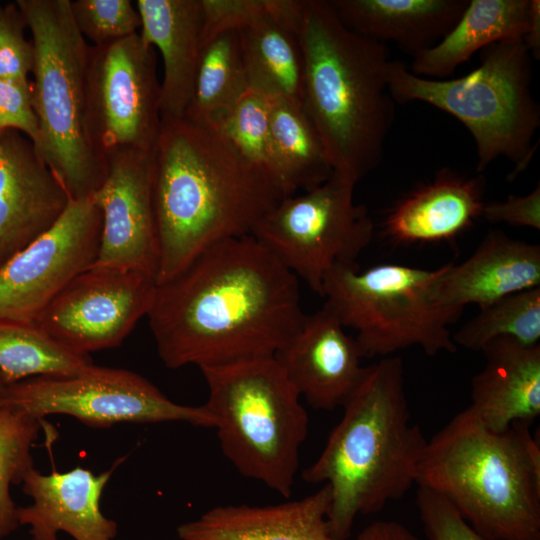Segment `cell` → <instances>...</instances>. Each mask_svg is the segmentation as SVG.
I'll list each match as a JSON object with an SVG mask.
<instances>
[{
    "mask_svg": "<svg viewBox=\"0 0 540 540\" xmlns=\"http://www.w3.org/2000/svg\"><path fill=\"white\" fill-rule=\"evenodd\" d=\"M305 316L297 276L247 235L214 244L157 284L146 317L161 361L178 369L274 356Z\"/></svg>",
    "mask_w": 540,
    "mask_h": 540,
    "instance_id": "6da1fadb",
    "label": "cell"
},
{
    "mask_svg": "<svg viewBox=\"0 0 540 540\" xmlns=\"http://www.w3.org/2000/svg\"><path fill=\"white\" fill-rule=\"evenodd\" d=\"M153 197L159 284L214 244L252 235L288 195L218 126L181 118L162 121Z\"/></svg>",
    "mask_w": 540,
    "mask_h": 540,
    "instance_id": "7a4b0ae2",
    "label": "cell"
},
{
    "mask_svg": "<svg viewBox=\"0 0 540 540\" xmlns=\"http://www.w3.org/2000/svg\"><path fill=\"white\" fill-rule=\"evenodd\" d=\"M343 409L303 479L329 485L328 525L335 538L347 540L358 515L379 512L415 484L427 440L411 421L398 356L366 366Z\"/></svg>",
    "mask_w": 540,
    "mask_h": 540,
    "instance_id": "3957f363",
    "label": "cell"
},
{
    "mask_svg": "<svg viewBox=\"0 0 540 540\" xmlns=\"http://www.w3.org/2000/svg\"><path fill=\"white\" fill-rule=\"evenodd\" d=\"M302 107L334 170L357 183L382 161L395 119L386 44L349 30L328 1L301 0Z\"/></svg>",
    "mask_w": 540,
    "mask_h": 540,
    "instance_id": "277c9868",
    "label": "cell"
},
{
    "mask_svg": "<svg viewBox=\"0 0 540 540\" xmlns=\"http://www.w3.org/2000/svg\"><path fill=\"white\" fill-rule=\"evenodd\" d=\"M529 426L495 432L467 407L427 440L415 484L489 540H540V448Z\"/></svg>",
    "mask_w": 540,
    "mask_h": 540,
    "instance_id": "5b68a950",
    "label": "cell"
},
{
    "mask_svg": "<svg viewBox=\"0 0 540 540\" xmlns=\"http://www.w3.org/2000/svg\"><path fill=\"white\" fill-rule=\"evenodd\" d=\"M521 37L482 50L480 65L453 79L414 75L392 60L389 92L395 103L421 101L457 118L472 135L477 171L505 157L514 163L513 180L529 164L540 126V106L532 89V61Z\"/></svg>",
    "mask_w": 540,
    "mask_h": 540,
    "instance_id": "8992f818",
    "label": "cell"
},
{
    "mask_svg": "<svg viewBox=\"0 0 540 540\" xmlns=\"http://www.w3.org/2000/svg\"><path fill=\"white\" fill-rule=\"evenodd\" d=\"M34 46V145L70 199L90 197L102 183L106 161L86 121V80L91 45L78 31L69 0H17Z\"/></svg>",
    "mask_w": 540,
    "mask_h": 540,
    "instance_id": "52a82bcc",
    "label": "cell"
},
{
    "mask_svg": "<svg viewBox=\"0 0 540 540\" xmlns=\"http://www.w3.org/2000/svg\"><path fill=\"white\" fill-rule=\"evenodd\" d=\"M200 370L224 456L244 477L289 497L308 416L279 362L265 356Z\"/></svg>",
    "mask_w": 540,
    "mask_h": 540,
    "instance_id": "ba28073f",
    "label": "cell"
},
{
    "mask_svg": "<svg viewBox=\"0 0 540 540\" xmlns=\"http://www.w3.org/2000/svg\"><path fill=\"white\" fill-rule=\"evenodd\" d=\"M447 264L429 270L380 264L359 271L339 265L325 277L321 296L355 337L365 357H388L419 346L427 355L457 350L448 326L463 309L446 307L434 298V286Z\"/></svg>",
    "mask_w": 540,
    "mask_h": 540,
    "instance_id": "9c48e42d",
    "label": "cell"
},
{
    "mask_svg": "<svg viewBox=\"0 0 540 540\" xmlns=\"http://www.w3.org/2000/svg\"><path fill=\"white\" fill-rule=\"evenodd\" d=\"M356 184L333 170L319 186L285 197L252 234L320 296L326 275L336 266L356 265L373 239L368 209L354 200Z\"/></svg>",
    "mask_w": 540,
    "mask_h": 540,
    "instance_id": "30bf717a",
    "label": "cell"
},
{
    "mask_svg": "<svg viewBox=\"0 0 540 540\" xmlns=\"http://www.w3.org/2000/svg\"><path fill=\"white\" fill-rule=\"evenodd\" d=\"M3 399L40 419L67 415L91 427L163 422L215 427L206 405L178 404L137 373L93 364L71 375L38 376L9 384Z\"/></svg>",
    "mask_w": 540,
    "mask_h": 540,
    "instance_id": "8fae6325",
    "label": "cell"
},
{
    "mask_svg": "<svg viewBox=\"0 0 540 540\" xmlns=\"http://www.w3.org/2000/svg\"><path fill=\"white\" fill-rule=\"evenodd\" d=\"M160 91L154 47L139 32L90 47L87 129L105 161L122 151L155 150L162 128Z\"/></svg>",
    "mask_w": 540,
    "mask_h": 540,
    "instance_id": "7c38bea8",
    "label": "cell"
},
{
    "mask_svg": "<svg viewBox=\"0 0 540 540\" xmlns=\"http://www.w3.org/2000/svg\"><path fill=\"white\" fill-rule=\"evenodd\" d=\"M157 288L146 273L92 265L73 279L35 320L69 351L89 353L119 346L147 316Z\"/></svg>",
    "mask_w": 540,
    "mask_h": 540,
    "instance_id": "4fadbf2b",
    "label": "cell"
},
{
    "mask_svg": "<svg viewBox=\"0 0 540 540\" xmlns=\"http://www.w3.org/2000/svg\"><path fill=\"white\" fill-rule=\"evenodd\" d=\"M102 215L92 196L70 199L46 232L0 268V318L34 323L97 259Z\"/></svg>",
    "mask_w": 540,
    "mask_h": 540,
    "instance_id": "5bb4252c",
    "label": "cell"
},
{
    "mask_svg": "<svg viewBox=\"0 0 540 540\" xmlns=\"http://www.w3.org/2000/svg\"><path fill=\"white\" fill-rule=\"evenodd\" d=\"M106 162V175L92 195L102 215L100 247L93 265L137 270L156 279L154 151H122Z\"/></svg>",
    "mask_w": 540,
    "mask_h": 540,
    "instance_id": "9a60e30c",
    "label": "cell"
},
{
    "mask_svg": "<svg viewBox=\"0 0 540 540\" xmlns=\"http://www.w3.org/2000/svg\"><path fill=\"white\" fill-rule=\"evenodd\" d=\"M275 359L300 397L315 409L343 407L360 383L366 366L355 338L326 304L306 315Z\"/></svg>",
    "mask_w": 540,
    "mask_h": 540,
    "instance_id": "2e32d148",
    "label": "cell"
},
{
    "mask_svg": "<svg viewBox=\"0 0 540 540\" xmlns=\"http://www.w3.org/2000/svg\"><path fill=\"white\" fill-rule=\"evenodd\" d=\"M69 200L32 141L0 131V268L52 227Z\"/></svg>",
    "mask_w": 540,
    "mask_h": 540,
    "instance_id": "e0dca14e",
    "label": "cell"
},
{
    "mask_svg": "<svg viewBox=\"0 0 540 540\" xmlns=\"http://www.w3.org/2000/svg\"><path fill=\"white\" fill-rule=\"evenodd\" d=\"M118 463L98 475L82 467L50 474L31 467L22 484L32 504L17 507L18 524L29 526L33 540H58V532L75 540H115L117 523L103 514L101 498Z\"/></svg>",
    "mask_w": 540,
    "mask_h": 540,
    "instance_id": "ac0fdd59",
    "label": "cell"
},
{
    "mask_svg": "<svg viewBox=\"0 0 540 540\" xmlns=\"http://www.w3.org/2000/svg\"><path fill=\"white\" fill-rule=\"evenodd\" d=\"M485 179L466 176L448 167L391 206L381 235L396 245L451 242L481 218Z\"/></svg>",
    "mask_w": 540,
    "mask_h": 540,
    "instance_id": "d6986e66",
    "label": "cell"
},
{
    "mask_svg": "<svg viewBox=\"0 0 540 540\" xmlns=\"http://www.w3.org/2000/svg\"><path fill=\"white\" fill-rule=\"evenodd\" d=\"M535 287H540V246L492 230L463 262L447 263L434 298L446 307L475 304L481 309Z\"/></svg>",
    "mask_w": 540,
    "mask_h": 540,
    "instance_id": "ffe728a7",
    "label": "cell"
},
{
    "mask_svg": "<svg viewBox=\"0 0 540 540\" xmlns=\"http://www.w3.org/2000/svg\"><path fill=\"white\" fill-rule=\"evenodd\" d=\"M329 485L270 505H219L177 527L180 540H340L329 528Z\"/></svg>",
    "mask_w": 540,
    "mask_h": 540,
    "instance_id": "44dd1931",
    "label": "cell"
},
{
    "mask_svg": "<svg viewBox=\"0 0 540 540\" xmlns=\"http://www.w3.org/2000/svg\"><path fill=\"white\" fill-rule=\"evenodd\" d=\"M142 40L163 61L160 91L162 121L186 117L202 51L201 0H137Z\"/></svg>",
    "mask_w": 540,
    "mask_h": 540,
    "instance_id": "7402d4cb",
    "label": "cell"
},
{
    "mask_svg": "<svg viewBox=\"0 0 540 540\" xmlns=\"http://www.w3.org/2000/svg\"><path fill=\"white\" fill-rule=\"evenodd\" d=\"M481 351L485 365L472 378L468 407L495 432L516 422L531 425L540 415V344L499 337Z\"/></svg>",
    "mask_w": 540,
    "mask_h": 540,
    "instance_id": "603a6c76",
    "label": "cell"
},
{
    "mask_svg": "<svg viewBox=\"0 0 540 540\" xmlns=\"http://www.w3.org/2000/svg\"><path fill=\"white\" fill-rule=\"evenodd\" d=\"M300 14L301 0H270L267 11L237 33L248 90L302 107Z\"/></svg>",
    "mask_w": 540,
    "mask_h": 540,
    "instance_id": "cb8c5ba5",
    "label": "cell"
},
{
    "mask_svg": "<svg viewBox=\"0 0 540 540\" xmlns=\"http://www.w3.org/2000/svg\"><path fill=\"white\" fill-rule=\"evenodd\" d=\"M469 0H329L345 27L411 57L432 48L456 24Z\"/></svg>",
    "mask_w": 540,
    "mask_h": 540,
    "instance_id": "d4e9b609",
    "label": "cell"
},
{
    "mask_svg": "<svg viewBox=\"0 0 540 540\" xmlns=\"http://www.w3.org/2000/svg\"><path fill=\"white\" fill-rule=\"evenodd\" d=\"M531 0H469L454 27L432 48L414 57L409 70L443 80L478 50L509 38H523Z\"/></svg>",
    "mask_w": 540,
    "mask_h": 540,
    "instance_id": "484cf974",
    "label": "cell"
},
{
    "mask_svg": "<svg viewBox=\"0 0 540 540\" xmlns=\"http://www.w3.org/2000/svg\"><path fill=\"white\" fill-rule=\"evenodd\" d=\"M267 102L276 172L286 194L309 191L325 182L334 169L303 107L279 98Z\"/></svg>",
    "mask_w": 540,
    "mask_h": 540,
    "instance_id": "4316f807",
    "label": "cell"
},
{
    "mask_svg": "<svg viewBox=\"0 0 540 540\" xmlns=\"http://www.w3.org/2000/svg\"><path fill=\"white\" fill-rule=\"evenodd\" d=\"M247 91L238 33L222 32L202 48L185 118L217 125Z\"/></svg>",
    "mask_w": 540,
    "mask_h": 540,
    "instance_id": "83f0119b",
    "label": "cell"
},
{
    "mask_svg": "<svg viewBox=\"0 0 540 540\" xmlns=\"http://www.w3.org/2000/svg\"><path fill=\"white\" fill-rule=\"evenodd\" d=\"M92 364L35 323L0 318V373L7 385L38 376H64Z\"/></svg>",
    "mask_w": 540,
    "mask_h": 540,
    "instance_id": "f1b7e54d",
    "label": "cell"
},
{
    "mask_svg": "<svg viewBox=\"0 0 540 540\" xmlns=\"http://www.w3.org/2000/svg\"><path fill=\"white\" fill-rule=\"evenodd\" d=\"M499 337L540 344V287L504 297L484 308L452 335L455 345L473 351Z\"/></svg>",
    "mask_w": 540,
    "mask_h": 540,
    "instance_id": "f546056e",
    "label": "cell"
},
{
    "mask_svg": "<svg viewBox=\"0 0 540 540\" xmlns=\"http://www.w3.org/2000/svg\"><path fill=\"white\" fill-rule=\"evenodd\" d=\"M41 423L42 419L13 405L0 407V539L19 526L10 487L22 483L33 467L31 449Z\"/></svg>",
    "mask_w": 540,
    "mask_h": 540,
    "instance_id": "4dcf8cb0",
    "label": "cell"
},
{
    "mask_svg": "<svg viewBox=\"0 0 540 540\" xmlns=\"http://www.w3.org/2000/svg\"><path fill=\"white\" fill-rule=\"evenodd\" d=\"M216 126L240 152L281 186L274 162L268 102L265 97L248 90Z\"/></svg>",
    "mask_w": 540,
    "mask_h": 540,
    "instance_id": "1f68e13d",
    "label": "cell"
},
{
    "mask_svg": "<svg viewBox=\"0 0 540 540\" xmlns=\"http://www.w3.org/2000/svg\"><path fill=\"white\" fill-rule=\"evenodd\" d=\"M72 19L93 45L109 44L140 31L141 19L130 0H69Z\"/></svg>",
    "mask_w": 540,
    "mask_h": 540,
    "instance_id": "d6a6232c",
    "label": "cell"
},
{
    "mask_svg": "<svg viewBox=\"0 0 540 540\" xmlns=\"http://www.w3.org/2000/svg\"><path fill=\"white\" fill-rule=\"evenodd\" d=\"M25 19L16 3L0 4V78L27 82L34 67V46L25 38Z\"/></svg>",
    "mask_w": 540,
    "mask_h": 540,
    "instance_id": "836d02e7",
    "label": "cell"
},
{
    "mask_svg": "<svg viewBox=\"0 0 540 540\" xmlns=\"http://www.w3.org/2000/svg\"><path fill=\"white\" fill-rule=\"evenodd\" d=\"M416 503L429 540H489L472 528L442 496L419 487Z\"/></svg>",
    "mask_w": 540,
    "mask_h": 540,
    "instance_id": "e575fe53",
    "label": "cell"
},
{
    "mask_svg": "<svg viewBox=\"0 0 540 540\" xmlns=\"http://www.w3.org/2000/svg\"><path fill=\"white\" fill-rule=\"evenodd\" d=\"M270 0H201L202 48L216 35L238 31L265 13Z\"/></svg>",
    "mask_w": 540,
    "mask_h": 540,
    "instance_id": "d590c367",
    "label": "cell"
},
{
    "mask_svg": "<svg viewBox=\"0 0 540 540\" xmlns=\"http://www.w3.org/2000/svg\"><path fill=\"white\" fill-rule=\"evenodd\" d=\"M15 130L35 145L38 121L33 107L31 81L0 78V131Z\"/></svg>",
    "mask_w": 540,
    "mask_h": 540,
    "instance_id": "8d00e7d4",
    "label": "cell"
},
{
    "mask_svg": "<svg viewBox=\"0 0 540 540\" xmlns=\"http://www.w3.org/2000/svg\"><path fill=\"white\" fill-rule=\"evenodd\" d=\"M481 218L489 223L540 229L539 184L526 195H509L505 201L485 202Z\"/></svg>",
    "mask_w": 540,
    "mask_h": 540,
    "instance_id": "74e56055",
    "label": "cell"
},
{
    "mask_svg": "<svg viewBox=\"0 0 540 540\" xmlns=\"http://www.w3.org/2000/svg\"><path fill=\"white\" fill-rule=\"evenodd\" d=\"M354 540H419V538L397 521L379 520L365 527Z\"/></svg>",
    "mask_w": 540,
    "mask_h": 540,
    "instance_id": "f35d334b",
    "label": "cell"
},
{
    "mask_svg": "<svg viewBox=\"0 0 540 540\" xmlns=\"http://www.w3.org/2000/svg\"><path fill=\"white\" fill-rule=\"evenodd\" d=\"M523 42L534 60L540 59V1L531 0L530 19Z\"/></svg>",
    "mask_w": 540,
    "mask_h": 540,
    "instance_id": "ab89813d",
    "label": "cell"
},
{
    "mask_svg": "<svg viewBox=\"0 0 540 540\" xmlns=\"http://www.w3.org/2000/svg\"><path fill=\"white\" fill-rule=\"evenodd\" d=\"M6 387H7V384L0 373V398L2 399H3V395H4Z\"/></svg>",
    "mask_w": 540,
    "mask_h": 540,
    "instance_id": "60d3db41",
    "label": "cell"
},
{
    "mask_svg": "<svg viewBox=\"0 0 540 540\" xmlns=\"http://www.w3.org/2000/svg\"><path fill=\"white\" fill-rule=\"evenodd\" d=\"M6 404H7L6 401L4 399L0 398V407L4 406Z\"/></svg>",
    "mask_w": 540,
    "mask_h": 540,
    "instance_id": "b9f144b4",
    "label": "cell"
}]
</instances>
